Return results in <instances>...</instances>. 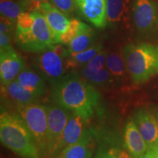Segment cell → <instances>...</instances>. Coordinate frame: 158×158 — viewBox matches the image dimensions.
Returning a JSON list of instances; mask_svg holds the SVG:
<instances>
[{"label":"cell","mask_w":158,"mask_h":158,"mask_svg":"<svg viewBox=\"0 0 158 158\" xmlns=\"http://www.w3.org/2000/svg\"><path fill=\"white\" fill-rule=\"evenodd\" d=\"M95 33L89 26L84 22L81 23L78 32L68 45L70 54L81 52L94 45Z\"/></svg>","instance_id":"17"},{"label":"cell","mask_w":158,"mask_h":158,"mask_svg":"<svg viewBox=\"0 0 158 158\" xmlns=\"http://www.w3.org/2000/svg\"><path fill=\"white\" fill-rule=\"evenodd\" d=\"M139 158H155V153H154L153 150L152 149H149L143 155H141Z\"/></svg>","instance_id":"30"},{"label":"cell","mask_w":158,"mask_h":158,"mask_svg":"<svg viewBox=\"0 0 158 158\" xmlns=\"http://www.w3.org/2000/svg\"><path fill=\"white\" fill-rule=\"evenodd\" d=\"M106 59H107V53L102 49L84 67L92 71L101 70V69L107 67L106 66Z\"/></svg>","instance_id":"26"},{"label":"cell","mask_w":158,"mask_h":158,"mask_svg":"<svg viewBox=\"0 0 158 158\" xmlns=\"http://www.w3.org/2000/svg\"><path fill=\"white\" fill-rule=\"evenodd\" d=\"M35 22L31 28L23 31H15V41L22 50L31 53H41L56 44L44 16L37 10Z\"/></svg>","instance_id":"6"},{"label":"cell","mask_w":158,"mask_h":158,"mask_svg":"<svg viewBox=\"0 0 158 158\" xmlns=\"http://www.w3.org/2000/svg\"><path fill=\"white\" fill-rule=\"evenodd\" d=\"M133 120L149 149L158 145V120L147 110H138Z\"/></svg>","instance_id":"12"},{"label":"cell","mask_w":158,"mask_h":158,"mask_svg":"<svg viewBox=\"0 0 158 158\" xmlns=\"http://www.w3.org/2000/svg\"><path fill=\"white\" fill-rule=\"evenodd\" d=\"M15 80L28 89L37 94L40 98L46 92V84L42 76L33 69L25 68Z\"/></svg>","instance_id":"15"},{"label":"cell","mask_w":158,"mask_h":158,"mask_svg":"<svg viewBox=\"0 0 158 158\" xmlns=\"http://www.w3.org/2000/svg\"><path fill=\"white\" fill-rule=\"evenodd\" d=\"M85 121L86 119L80 115L71 111L70 118L63 132L62 138L57 145L55 154L60 152L65 147L76 143L88 133Z\"/></svg>","instance_id":"13"},{"label":"cell","mask_w":158,"mask_h":158,"mask_svg":"<svg viewBox=\"0 0 158 158\" xmlns=\"http://www.w3.org/2000/svg\"><path fill=\"white\" fill-rule=\"evenodd\" d=\"M133 18L138 32L149 34L158 23L157 4L153 0H134Z\"/></svg>","instance_id":"8"},{"label":"cell","mask_w":158,"mask_h":158,"mask_svg":"<svg viewBox=\"0 0 158 158\" xmlns=\"http://www.w3.org/2000/svg\"><path fill=\"white\" fill-rule=\"evenodd\" d=\"M5 87L8 97L19 105L35 102L40 98L37 94L24 87L16 80L13 81Z\"/></svg>","instance_id":"20"},{"label":"cell","mask_w":158,"mask_h":158,"mask_svg":"<svg viewBox=\"0 0 158 158\" xmlns=\"http://www.w3.org/2000/svg\"><path fill=\"white\" fill-rule=\"evenodd\" d=\"M94 158H133V157L125 150L118 147H110L99 150Z\"/></svg>","instance_id":"25"},{"label":"cell","mask_w":158,"mask_h":158,"mask_svg":"<svg viewBox=\"0 0 158 158\" xmlns=\"http://www.w3.org/2000/svg\"><path fill=\"white\" fill-rule=\"evenodd\" d=\"M102 45L94 43L89 48L81 52L70 54L67 58V68L73 70L76 68H83L100 51L102 50Z\"/></svg>","instance_id":"21"},{"label":"cell","mask_w":158,"mask_h":158,"mask_svg":"<svg viewBox=\"0 0 158 158\" xmlns=\"http://www.w3.org/2000/svg\"><path fill=\"white\" fill-rule=\"evenodd\" d=\"M81 23V21H80L78 19L70 20V23L68 26V29L59 37V43L68 45L77 35V33L78 32Z\"/></svg>","instance_id":"24"},{"label":"cell","mask_w":158,"mask_h":158,"mask_svg":"<svg viewBox=\"0 0 158 158\" xmlns=\"http://www.w3.org/2000/svg\"><path fill=\"white\" fill-rule=\"evenodd\" d=\"M157 120H158V113H157Z\"/></svg>","instance_id":"33"},{"label":"cell","mask_w":158,"mask_h":158,"mask_svg":"<svg viewBox=\"0 0 158 158\" xmlns=\"http://www.w3.org/2000/svg\"><path fill=\"white\" fill-rule=\"evenodd\" d=\"M48 2L67 15L73 11L76 5V0H48Z\"/></svg>","instance_id":"27"},{"label":"cell","mask_w":158,"mask_h":158,"mask_svg":"<svg viewBox=\"0 0 158 158\" xmlns=\"http://www.w3.org/2000/svg\"><path fill=\"white\" fill-rule=\"evenodd\" d=\"M25 68L22 57L13 48L0 52V79L4 86L15 81Z\"/></svg>","instance_id":"10"},{"label":"cell","mask_w":158,"mask_h":158,"mask_svg":"<svg viewBox=\"0 0 158 158\" xmlns=\"http://www.w3.org/2000/svg\"><path fill=\"white\" fill-rule=\"evenodd\" d=\"M32 3H40V2H48V0H29Z\"/></svg>","instance_id":"32"},{"label":"cell","mask_w":158,"mask_h":158,"mask_svg":"<svg viewBox=\"0 0 158 158\" xmlns=\"http://www.w3.org/2000/svg\"><path fill=\"white\" fill-rule=\"evenodd\" d=\"M83 16L97 28H104L107 24L106 0H76Z\"/></svg>","instance_id":"11"},{"label":"cell","mask_w":158,"mask_h":158,"mask_svg":"<svg viewBox=\"0 0 158 158\" xmlns=\"http://www.w3.org/2000/svg\"><path fill=\"white\" fill-rule=\"evenodd\" d=\"M122 54L130 78L142 84L158 75V45L130 43L124 45Z\"/></svg>","instance_id":"3"},{"label":"cell","mask_w":158,"mask_h":158,"mask_svg":"<svg viewBox=\"0 0 158 158\" xmlns=\"http://www.w3.org/2000/svg\"><path fill=\"white\" fill-rule=\"evenodd\" d=\"M68 48L60 43L53 45L33 59L32 66L43 78L52 86L67 73Z\"/></svg>","instance_id":"4"},{"label":"cell","mask_w":158,"mask_h":158,"mask_svg":"<svg viewBox=\"0 0 158 158\" xmlns=\"http://www.w3.org/2000/svg\"><path fill=\"white\" fill-rule=\"evenodd\" d=\"M16 22L7 19L3 15H1V22H0V33L13 35L14 31L15 25Z\"/></svg>","instance_id":"28"},{"label":"cell","mask_w":158,"mask_h":158,"mask_svg":"<svg viewBox=\"0 0 158 158\" xmlns=\"http://www.w3.org/2000/svg\"><path fill=\"white\" fill-rule=\"evenodd\" d=\"M11 35L0 33V52L13 48L11 45Z\"/></svg>","instance_id":"29"},{"label":"cell","mask_w":158,"mask_h":158,"mask_svg":"<svg viewBox=\"0 0 158 158\" xmlns=\"http://www.w3.org/2000/svg\"><path fill=\"white\" fill-rule=\"evenodd\" d=\"M106 66L113 77L114 81L122 84L125 81L128 70L122 52L117 51H110L107 54Z\"/></svg>","instance_id":"19"},{"label":"cell","mask_w":158,"mask_h":158,"mask_svg":"<svg viewBox=\"0 0 158 158\" xmlns=\"http://www.w3.org/2000/svg\"><path fill=\"white\" fill-rule=\"evenodd\" d=\"M93 147L89 132L76 143L65 147L57 158H92Z\"/></svg>","instance_id":"16"},{"label":"cell","mask_w":158,"mask_h":158,"mask_svg":"<svg viewBox=\"0 0 158 158\" xmlns=\"http://www.w3.org/2000/svg\"><path fill=\"white\" fill-rule=\"evenodd\" d=\"M51 98L56 104L86 120L93 116L100 94L79 73L71 70L52 86Z\"/></svg>","instance_id":"1"},{"label":"cell","mask_w":158,"mask_h":158,"mask_svg":"<svg viewBox=\"0 0 158 158\" xmlns=\"http://www.w3.org/2000/svg\"><path fill=\"white\" fill-rule=\"evenodd\" d=\"M153 150L154 153H155V158H158V145L156 146L155 147H154L153 149H152Z\"/></svg>","instance_id":"31"},{"label":"cell","mask_w":158,"mask_h":158,"mask_svg":"<svg viewBox=\"0 0 158 158\" xmlns=\"http://www.w3.org/2000/svg\"><path fill=\"white\" fill-rule=\"evenodd\" d=\"M90 84L100 87H108L112 84H115L113 77L107 67L97 71H92L83 67L79 73Z\"/></svg>","instance_id":"23"},{"label":"cell","mask_w":158,"mask_h":158,"mask_svg":"<svg viewBox=\"0 0 158 158\" xmlns=\"http://www.w3.org/2000/svg\"><path fill=\"white\" fill-rule=\"evenodd\" d=\"M107 23L118 26L127 21L130 9V0H106Z\"/></svg>","instance_id":"18"},{"label":"cell","mask_w":158,"mask_h":158,"mask_svg":"<svg viewBox=\"0 0 158 158\" xmlns=\"http://www.w3.org/2000/svg\"><path fill=\"white\" fill-rule=\"evenodd\" d=\"M35 9L42 13L46 20L55 42L56 44L59 43V37L68 29L70 20L68 19L66 14L55 7L49 2L36 3Z\"/></svg>","instance_id":"9"},{"label":"cell","mask_w":158,"mask_h":158,"mask_svg":"<svg viewBox=\"0 0 158 158\" xmlns=\"http://www.w3.org/2000/svg\"><path fill=\"white\" fill-rule=\"evenodd\" d=\"M31 3L29 0H1V15L17 22L19 15L28 10Z\"/></svg>","instance_id":"22"},{"label":"cell","mask_w":158,"mask_h":158,"mask_svg":"<svg viewBox=\"0 0 158 158\" xmlns=\"http://www.w3.org/2000/svg\"><path fill=\"white\" fill-rule=\"evenodd\" d=\"M18 111L32 134L40 155L48 154V124L46 106L37 102L19 105Z\"/></svg>","instance_id":"5"},{"label":"cell","mask_w":158,"mask_h":158,"mask_svg":"<svg viewBox=\"0 0 158 158\" xmlns=\"http://www.w3.org/2000/svg\"><path fill=\"white\" fill-rule=\"evenodd\" d=\"M0 139L7 149L23 158H41L31 131L19 114L2 112Z\"/></svg>","instance_id":"2"},{"label":"cell","mask_w":158,"mask_h":158,"mask_svg":"<svg viewBox=\"0 0 158 158\" xmlns=\"http://www.w3.org/2000/svg\"><path fill=\"white\" fill-rule=\"evenodd\" d=\"M47 114H48V141L49 155H54L56 147L58 145L71 111L57 104L46 105Z\"/></svg>","instance_id":"7"},{"label":"cell","mask_w":158,"mask_h":158,"mask_svg":"<svg viewBox=\"0 0 158 158\" xmlns=\"http://www.w3.org/2000/svg\"><path fill=\"white\" fill-rule=\"evenodd\" d=\"M124 139L126 149L133 158H139L149 149L133 118L126 124Z\"/></svg>","instance_id":"14"}]
</instances>
